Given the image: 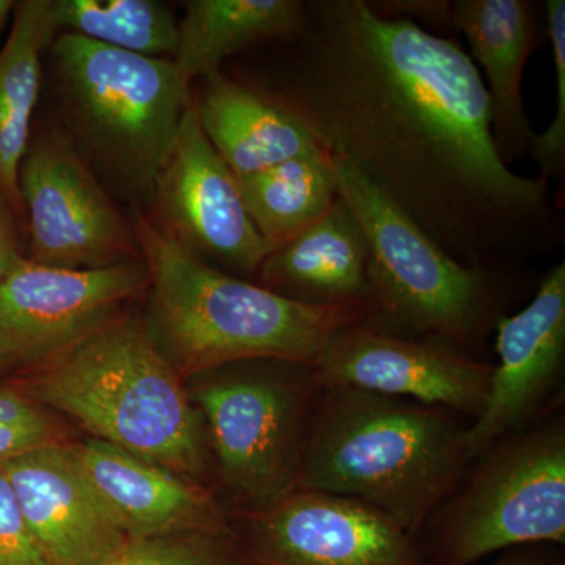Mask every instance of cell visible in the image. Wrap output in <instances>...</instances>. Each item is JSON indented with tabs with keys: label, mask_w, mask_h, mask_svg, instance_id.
<instances>
[{
	"label": "cell",
	"mask_w": 565,
	"mask_h": 565,
	"mask_svg": "<svg viewBox=\"0 0 565 565\" xmlns=\"http://www.w3.org/2000/svg\"><path fill=\"white\" fill-rule=\"evenodd\" d=\"M280 82L256 90L377 185L457 262L509 270L565 243L552 182L501 161L489 95L456 40L370 0H308Z\"/></svg>",
	"instance_id": "6da1fadb"
},
{
	"label": "cell",
	"mask_w": 565,
	"mask_h": 565,
	"mask_svg": "<svg viewBox=\"0 0 565 565\" xmlns=\"http://www.w3.org/2000/svg\"><path fill=\"white\" fill-rule=\"evenodd\" d=\"M131 221L148 270V333L178 374L278 360L313 366L334 333L363 322L355 307H315L200 262L134 207Z\"/></svg>",
	"instance_id": "7a4b0ae2"
},
{
	"label": "cell",
	"mask_w": 565,
	"mask_h": 565,
	"mask_svg": "<svg viewBox=\"0 0 565 565\" xmlns=\"http://www.w3.org/2000/svg\"><path fill=\"white\" fill-rule=\"evenodd\" d=\"M465 460V430L440 412L329 388L305 444L296 489L362 501L414 534L455 486Z\"/></svg>",
	"instance_id": "3957f363"
},
{
	"label": "cell",
	"mask_w": 565,
	"mask_h": 565,
	"mask_svg": "<svg viewBox=\"0 0 565 565\" xmlns=\"http://www.w3.org/2000/svg\"><path fill=\"white\" fill-rule=\"evenodd\" d=\"M41 403L76 419L93 438L185 478L203 473V419L181 375L143 318L122 313L41 364Z\"/></svg>",
	"instance_id": "277c9868"
},
{
	"label": "cell",
	"mask_w": 565,
	"mask_h": 565,
	"mask_svg": "<svg viewBox=\"0 0 565 565\" xmlns=\"http://www.w3.org/2000/svg\"><path fill=\"white\" fill-rule=\"evenodd\" d=\"M50 47L63 132L104 185L134 207L147 206L192 88L170 58L129 54L66 32Z\"/></svg>",
	"instance_id": "5b68a950"
},
{
	"label": "cell",
	"mask_w": 565,
	"mask_h": 565,
	"mask_svg": "<svg viewBox=\"0 0 565 565\" xmlns=\"http://www.w3.org/2000/svg\"><path fill=\"white\" fill-rule=\"evenodd\" d=\"M333 163L338 192L370 247L364 326L459 349L478 343L503 318L497 315L503 270L457 262L382 189L341 159Z\"/></svg>",
	"instance_id": "8992f818"
},
{
	"label": "cell",
	"mask_w": 565,
	"mask_h": 565,
	"mask_svg": "<svg viewBox=\"0 0 565 565\" xmlns=\"http://www.w3.org/2000/svg\"><path fill=\"white\" fill-rule=\"evenodd\" d=\"M305 364L255 360L196 374L189 392L225 481L259 508L296 489L307 437Z\"/></svg>",
	"instance_id": "52a82bcc"
},
{
	"label": "cell",
	"mask_w": 565,
	"mask_h": 565,
	"mask_svg": "<svg viewBox=\"0 0 565 565\" xmlns=\"http://www.w3.org/2000/svg\"><path fill=\"white\" fill-rule=\"evenodd\" d=\"M565 544V434L542 427L494 452L457 501L444 565H475L516 546Z\"/></svg>",
	"instance_id": "ba28073f"
},
{
	"label": "cell",
	"mask_w": 565,
	"mask_h": 565,
	"mask_svg": "<svg viewBox=\"0 0 565 565\" xmlns=\"http://www.w3.org/2000/svg\"><path fill=\"white\" fill-rule=\"evenodd\" d=\"M33 262L99 269L140 258L131 218L63 131L36 134L20 169Z\"/></svg>",
	"instance_id": "9c48e42d"
},
{
	"label": "cell",
	"mask_w": 565,
	"mask_h": 565,
	"mask_svg": "<svg viewBox=\"0 0 565 565\" xmlns=\"http://www.w3.org/2000/svg\"><path fill=\"white\" fill-rule=\"evenodd\" d=\"M147 289L141 259L65 269L20 256L0 278V366L50 362Z\"/></svg>",
	"instance_id": "30bf717a"
},
{
	"label": "cell",
	"mask_w": 565,
	"mask_h": 565,
	"mask_svg": "<svg viewBox=\"0 0 565 565\" xmlns=\"http://www.w3.org/2000/svg\"><path fill=\"white\" fill-rule=\"evenodd\" d=\"M147 207L141 211L159 232L222 273L258 275L270 255L236 174L204 136L193 98Z\"/></svg>",
	"instance_id": "8fae6325"
},
{
	"label": "cell",
	"mask_w": 565,
	"mask_h": 565,
	"mask_svg": "<svg viewBox=\"0 0 565 565\" xmlns=\"http://www.w3.org/2000/svg\"><path fill=\"white\" fill-rule=\"evenodd\" d=\"M236 546L239 565H426L412 534L377 509L307 489L259 508Z\"/></svg>",
	"instance_id": "7c38bea8"
},
{
	"label": "cell",
	"mask_w": 565,
	"mask_h": 565,
	"mask_svg": "<svg viewBox=\"0 0 565 565\" xmlns=\"http://www.w3.org/2000/svg\"><path fill=\"white\" fill-rule=\"evenodd\" d=\"M311 370L316 384L327 388L360 390L478 416L493 367L440 341L408 340L359 322L334 333Z\"/></svg>",
	"instance_id": "4fadbf2b"
},
{
	"label": "cell",
	"mask_w": 565,
	"mask_h": 565,
	"mask_svg": "<svg viewBox=\"0 0 565 565\" xmlns=\"http://www.w3.org/2000/svg\"><path fill=\"white\" fill-rule=\"evenodd\" d=\"M25 526L50 565H98L128 541L73 446L54 441L0 465Z\"/></svg>",
	"instance_id": "5bb4252c"
},
{
	"label": "cell",
	"mask_w": 565,
	"mask_h": 565,
	"mask_svg": "<svg viewBox=\"0 0 565 565\" xmlns=\"http://www.w3.org/2000/svg\"><path fill=\"white\" fill-rule=\"evenodd\" d=\"M498 366L484 407L465 430L468 459L482 455L504 434L530 418L556 381L565 353V262L539 281L531 302L494 323Z\"/></svg>",
	"instance_id": "9a60e30c"
},
{
	"label": "cell",
	"mask_w": 565,
	"mask_h": 565,
	"mask_svg": "<svg viewBox=\"0 0 565 565\" xmlns=\"http://www.w3.org/2000/svg\"><path fill=\"white\" fill-rule=\"evenodd\" d=\"M451 29L462 33L489 95L492 136L505 166L530 154L534 131L523 99L527 61L546 41L544 7L533 0H455Z\"/></svg>",
	"instance_id": "2e32d148"
},
{
	"label": "cell",
	"mask_w": 565,
	"mask_h": 565,
	"mask_svg": "<svg viewBox=\"0 0 565 565\" xmlns=\"http://www.w3.org/2000/svg\"><path fill=\"white\" fill-rule=\"evenodd\" d=\"M71 446L129 539L232 533L217 501L193 479L98 438Z\"/></svg>",
	"instance_id": "e0dca14e"
},
{
	"label": "cell",
	"mask_w": 565,
	"mask_h": 565,
	"mask_svg": "<svg viewBox=\"0 0 565 565\" xmlns=\"http://www.w3.org/2000/svg\"><path fill=\"white\" fill-rule=\"evenodd\" d=\"M258 278L296 302L366 311L370 247L351 207L338 196L321 221L264 259Z\"/></svg>",
	"instance_id": "ac0fdd59"
},
{
	"label": "cell",
	"mask_w": 565,
	"mask_h": 565,
	"mask_svg": "<svg viewBox=\"0 0 565 565\" xmlns=\"http://www.w3.org/2000/svg\"><path fill=\"white\" fill-rule=\"evenodd\" d=\"M193 95L204 136L237 178L273 169L319 147L307 128L262 92L215 73Z\"/></svg>",
	"instance_id": "d6986e66"
},
{
	"label": "cell",
	"mask_w": 565,
	"mask_h": 565,
	"mask_svg": "<svg viewBox=\"0 0 565 565\" xmlns=\"http://www.w3.org/2000/svg\"><path fill=\"white\" fill-rule=\"evenodd\" d=\"M303 17V0H189L178 22L174 68L192 88L239 52L292 39Z\"/></svg>",
	"instance_id": "ffe728a7"
},
{
	"label": "cell",
	"mask_w": 565,
	"mask_h": 565,
	"mask_svg": "<svg viewBox=\"0 0 565 565\" xmlns=\"http://www.w3.org/2000/svg\"><path fill=\"white\" fill-rule=\"evenodd\" d=\"M57 35L52 0H24L0 50V193L14 215L24 214L20 169L40 98L41 57Z\"/></svg>",
	"instance_id": "44dd1931"
},
{
	"label": "cell",
	"mask_w": 565,
	"mask_h": 565,
	"mask_svg": "<svg viewBox=\"0 0 565 565\" xmlns=\"http://www.w3.org/2000/svg\"><path fill=\"white\" fill-rule=\"evenodd\" d=\"M237 181L245 207L270 253L321 221L340 196L332 154L321 145Z\"/></svg>",
	"instance_id": "7402d4cb"
},
{
	"label": "cell",
	"mask_w": 565,
	"mask_h": 565,
	"mask_svg": "<svg viewBox=\"0 0 565 565\" xmlns=\"http://www.w3.org/2000/svg\"><path fill=\"white\" fill-rule=\"evenodd\" d=\"M58 32L114 50L172 61L178 46L173 11L156 0H52Z\"/></svg>",
	"instance_id": "603a6c76"
},
{
	"label": "cell",
	"mask_w": 565,
	"mask_h": 565,
	"mask_svg": "<svg viewBox=\"0 0 565 565\" xmlns=\"http://www.w3.org/2000/svg\"><path fill=\"white\" fill-rule=\"evenodd\" d=\"M98 565H239L232 533H174L128 539Z\"/></svg>",
	"instance_id": "cb8c5ba5"
},
{
	"label": "cell",
	"mask_w": 565,
	"mask_h": 565,
	"mask_svg": "<svg viewBox=\"0 0 565 565\" xmlns=\"http://www.w3.org/2000/svg\"><path fill=\"white\" fill-rule=\"evenodd\" d=\"M546 40L552 47L556 77V111L544 132L534 134L530 156L537 163L539 174L546 180L564 181L565 174V2L544 3Z\"/></svg>",
	"instance_id": "d4e9b609"
},
{
	"label": "cell",
	"mask_w": 565,
	"mask_h": 565,
	"mask_svg": "<svg viewBox=\"0 0 565 565\" xmlns=\"http://www.w3.org/2000/svg\"><path fill=\"white\" fill-rule=\"evenodd\" d=\"M58 441L47 415L28 397L0 390V465Z\"/></svg>",
	"instance_id": "484cf974"
},
{
	"label": "cell",
	"mask_w": 565,
	"mask_h": 565,
	"mask_svg": "<svg viewBox=\"0 0 565 565\" xmlns=\"http://www.w3.org/2000/svg\"><path fill=\"white\" fill-rule=\"evenodd\" d=\"M0 565H50L22 519L9 481L0 471Z\"/></svg>",
	"instance_id": "4316f807"
},
{
	"label": "cell",
	"mask_w": 565,
	"mask_h": 565,
	"mask_svg": "<svg viewBox=\"0 0 565 565\" xmlns=\"http://www.w3.org/2000/svg\"><path fill=\"white\" fill-rule=\"evenodd\" d=\"M20 256L22 255L17 228H14V212L0 193V278Z\"/></svg>",
	"instance_id": "83f0119b"
},
{
	"label": "cell",
	"mask_w": 565,
	"mask_h": 565,
	"mask_svg": "<svg viewBox=\"0 0 565 565\" xmlns=\"http://www.w3.org/2000/svg\"><path fill=\"white\" fill-rule=\"evenodd\" d=\"M489 565H564L563 561L548 559L545 556H537L534 553H519V555H511L501 557Z\"/></svg>",
	"instance_id": "f1b7e54d"
},
{
	"label": "cell",
	"mask_w": 565,
	"mask_h": 565,
	"mask_svg": "<svg viewBox=\"0 0 565 565\" xmlns=\"http://www.w3.org/2000/svg\"><path fill=\"white\" fill-rule=\"evenodd\" d=\"M14 9H17V2L13 0H0V35H2L11 13H14Z\"/></svg>",
	"instance_id": "f546056e"
}]
</instances>
